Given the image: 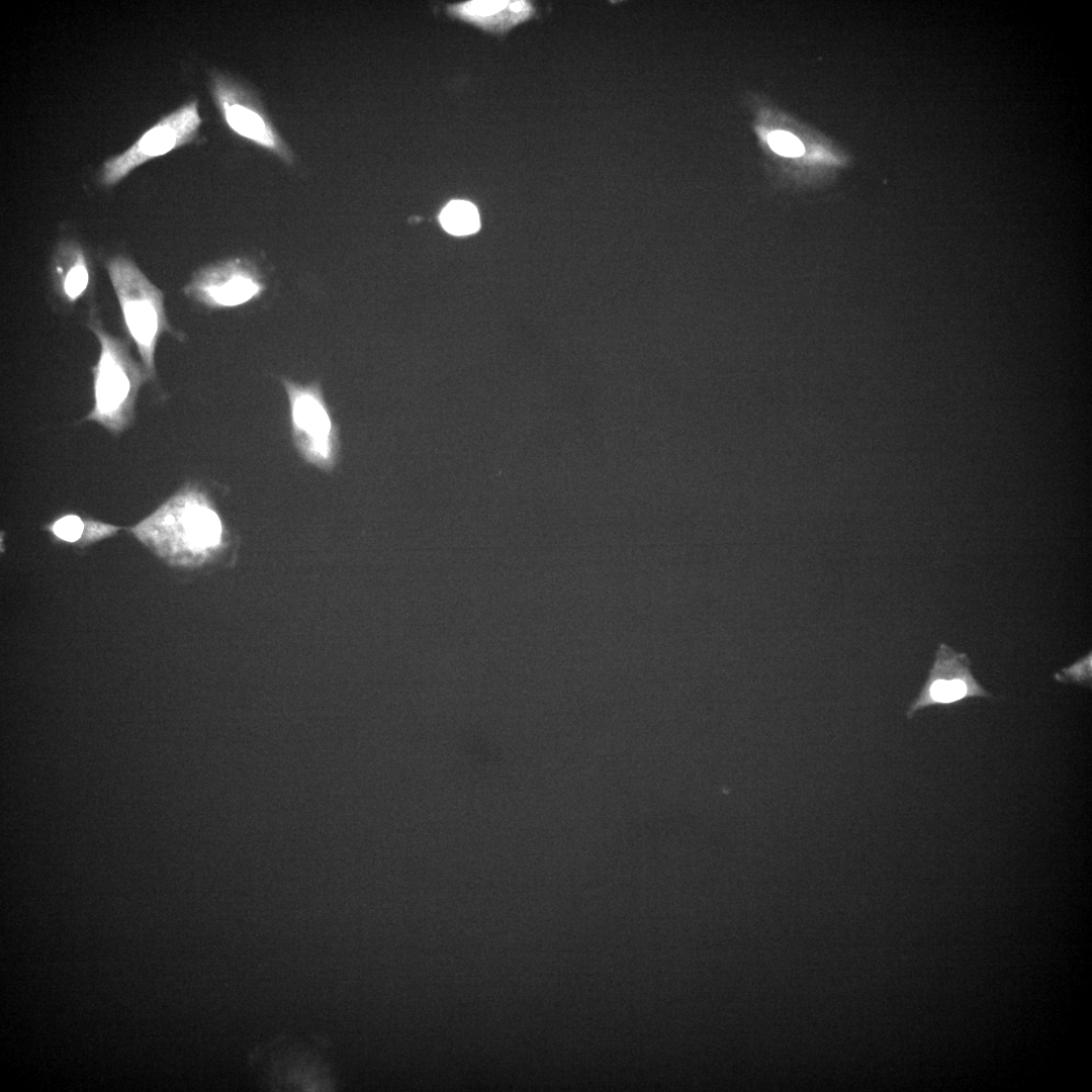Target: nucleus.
I'll return each instance as SVG.
<instances>
[{
	"label": "nucleus",
	"instance_id": "nucleus-1",
	"mask_svg": "<svg viewBox=\"0 0 1092 1092\" xmlns=\"http://www.w3.org/2000/svg\"><path fill=\"white\" fill-rule=\"evenodd\" d=\"M88 327L100 350L92 367L94 403L85 420L96 422L111 434L118 435L134 419L138 393L149 376L132 358L127 345L108 333L93 311Z\"/></svg>",
	"mask_w": 1092,
	"mask_h": 1092
},
{
	"label": "nucleus",
	"instance_id": "nucleus-2",
	"mask_svg": "<svg viewBox=\"0 0 1092 1092\" xmlns=\"http://www.w3.org/2000/svg\"><path fill=\"white\" fill-rule=\"evenodd\" d=\"M105 267L126 332L136 347L149 378H155V354L159 339L163 333L171 331L164 295L128 257H111Z\"/></svg>",
	"mask_w": 1092,
	"mask_h": 1092
},
{
	"label": "nucleus",
	"instance_id": "nucleus-3",
	"mask_svg": "<svg viewBox=\"0 0 1092 1092\" xmlns=\"http://www.w3.org/2000/svg\"><path fill=\"white\" fill-rule=\"evenodd\" d=\"M139 536L170 552L200 554L215 548L221 539V522L198 490L186 488L167 499L134 529Z\"/></svg>",
	"mask_w": 1092,
	"mask_h": 1092
},
{
	"label": "nucleus",
	"instance_id": "nucleus-4",
	"mask_svg": "<svg viewBox=\"0 0 1092 1092\" xmlns=\"http://www.w3.org/2000/svg\"><path fill=\"white\" fill-rule=\"evenodd\" d=\"M201 124L196 100L163 117L127 150L104 162L101 183L110 187L142 164L191 143Z\"/></svg>",
	"mask_w": 1092,
	"mask_h": 1092
},
{
	"label": "nucleus",
	"instance_id": "nucleus-5",
	"mask_svg": "<svg viewBox=\"0 0 1092 1092\" xmlns=\"http://www.w3.org/2000/svg\"><path fill=\"white\" fill-rule=\"evenodd\" d=\"M211 92L225 122L239 135L268 150L285 163L293 155L254 92L221 74L211 77Z\"/></svg>",
	"mask_w": 1092,
	"mask_h": 1092
},
{
	"label": "nucleus",
	"instance_id": "nucleus-6",
	"mask_svg": "<svg viewBox=\"0 0 1092 1092\" xmlns=\"http://www.w3.org/2000/svg\"><path fill=\"white\" fill-rule=\"evenodd\" d=\"M260 290L259 282L239 261L204 267L184 288L186 295L210 307L245 303Z\"/></svg>",
	"mask_w": 1092,
	"mask_h": 1092
},
{
	"label": "nucleus",
	"instance_id": "nucleus-7",
	"mask_svg": "<svg viewBox=\"0 0 1092 1092\" xmlns=\"http://www.w3.org/2000/svg\"><path fill=\"white\" fill-rule=\"evenodd\" d=\"M288 388L293 422L305 438L309 453L315 458H328L331 422L322 401L310 389L294 385Z\"/></svg>",
	"mask_w": 1092,
	"mask_h": 1092
},
{
	"label": "nucleus",
	"instance_id": "nucleus-8",
	"mask_svg": "<svg viewBox=\"0 0 1092 1092\" xmlns=\"http://www.w3.org/2000/svg\"><path fill=\"white\" fill-rule=\"evenodd\" d=\"M53 288L67 303L82 298L91 283V269L81 245L73 240L61 242L52 261Z\"/></svg>",
	"mask_w": 1092,
	"mask_h": 1092
},
{
	"label": "nucleus",
	"instance_id": "nucleus-9",
	"mask_svg": "<svg viewBox=\"0 0 1092 1092\" xmlns=\"http://www.w3.org/2000/svg\"><path fill=\"white\" fill-rule=\"evenodd\" d=\"M985 697L987 693L979 687L969 673H931L918 698L910 705L907 716L925 707L935 704H951L967 697Z\"/></svg>",
	"mask_w": 1092,
	"mask_h": 1092
},
{
	"label": "nucleus",
	"instance_id": "nucleus-10",
	"mask_svg": "<svg viewBox=\"0 0 1092 1092\" xmlns=\"http://www.w3.org/2000/svg\"><path fill=\"white\" fill-rule=\"evenodd\" d=\"M443 228L455 236H465L479 229V215L476 207L465 200L449 202L440 214Z\"/></svg>",
	"mask_w": 1092,
	"mask_h": 1092
},
{
	"label": "nucleus",
	"instance_id": "nucleus-11",
	"mask_svg": "<svg viewBox=\"0 0 1092 1092\" xmlns=\"http://www.w3.org/2000/svg\"><path fill=\"white\" fill-rule=\"evenodd\" d=\"M768 144L776 153L786 157H798L804 153L800 140L788 131H772L768 135Z\"/></svg>",
	"mask_w": 1092,
	"mask_h": 1092
},
{
	"label": "nucleus",
	"instance_id": "nucleus-12",
	"mask_svg": "<svg viewBox=\"0 0 1092 1092\" xmlns=\"http://www.w3.org/2000/svg\"><path fill=\"white\" fill-rule=\"evenodd\" d=\"M85 523L76 515H67L58 519L52 526L53 533L66 542L78 541L84 530Z\"/></svg>",
	"mask_w": 1092,
	"mask_h": 1092
},
{
	"label": "nucleus",
	"instance_id": "nucleus-13",
	"mask_svg": "<svg viewBox=\"0 0 1092 1092\" xmlns=\"http://www.w3.org/2000/svg\"><path fill=\"white\" fill-rule=\"evenodd\" d=\"M510 3L511 1H473L463 5L461 11L465 15L482 22L483 19L505 11L510 6Z\"/></svg>",
	"mask_w": 1092,
	"mask_h": 1092
}]
</instances>
